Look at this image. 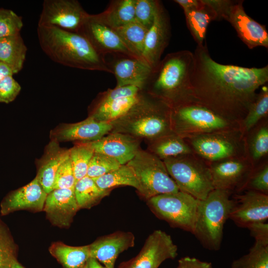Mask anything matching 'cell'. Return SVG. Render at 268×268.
I'll return each mask as SVG.
<instances>
[{"instance_id": "cell-45", "label": "cell", "mask_w": 268, "mask_h": 268, "mask_svg": "<svg viewBox=\"0 0 268 268\" xmlns=\"http://www.w3.org/2000/svg\"><path fill=\"white\" fill-rule=\"evenodd\" d=\"M215 12L217 19L227 20L230 9L235 1L228 0H201Z\"/></svg>"}, {"instance_id": "cell-50", "label": "cell", "mask_w": 268, "mask_h": 268, "mask_svg": "<svg viewBox=\"0 0 268 268\" xmlns=\"http://www.w3.org/2000/svg\"><path fill=\"white\" fill-rule=\"evenodd\" d=\"M85 268H106L95 259L90 258L87 262Z\"/></svg>"}, {"instance_id": "cell-29", "label": "cell", "mask_w": 268, "mask_h": 268, "mask_svg": "<svg viewBox=\"0 0 268 268\" xmlns=\"http://www.w3.org/2000/svg\"><path fill=\"white\" fill-rule=\"evenodd\" d=\"M201 0L199 6L184 12L187 27L198 45H203L209 23L217 19L213 10Z\"/></svg>"}, {"instance_id": "cell-8", "label": "cell", "mask_w": 268, "mask_h": 268, "mask_svg": "<svg viewBox=\"0 0 268 268\" xmlns=\"http://www.w3.org/2000/svg\"><path fill=\"white\" fill-rule=\"evenodd\" d=\"M188 155L165 159L163 162L179 191L203 200L214 189L209 168Z\"/></svg>"}, {"instance_id": "cell-19", "label": "cell", "mask_w": 268, "mask_h": 268, "mask_svg": "<svg viewBox=\"0 0 268 268\" xmlns=\"http://www.w3.org/2000/svg\"><path fill=\"white\" fill-rule=\"evenodd\" d=\"M243 0H236L232 5L227 21L236 30L240 39L250 49L268 47V33L263 25L245 12Z\"/></svg>"}, {"instance_id": "cell-48", "label": "cell", "mask_w": 268, "mask_h": 268, "mask_svg": "<svg viewBox=\"0 0 268 268\" xmlns=\"http://www.w3.org/2000/svg\"><path fill=\"white\" fill-rule=\"evenodd\" d=\"M174 1L182 7L184 12L198 7L201 3V0H175Z\"/></svg>"}, {"instance_id": "cell-35", "label": "cell", "mask_w": 268, "mask_h": 268, "mask_svg": "<svg viewBox=\"0 0 268 268\" xmlns=\"http://www.w3.org/2000/svg\"><path fill=\"white\" fill-rule=\"evenodd\" d=\"M94 153L93 149L87 142H78L69 149L76 182L87 176L89 162Z\"/></svg>"}, {"instance_id": "cell-37", "label": "cell", "mask_w": 268, "mask_h": 268, "mask_svg": "<svg viewBox=\"0 0 268 268\" xmlns=\"http://www.w3.org/2000/svg\"><path fill=\"white\" fill-rule=\"evenodd\" d=\"M17 246L6 226L0 219V268H10L16 261Z\"/></svg>"}, {"instance_id": "cell-38", "label": "cell", "mask_w": 268, "mask_h": 268, "mask_svg": "<svg viewBox=\"0 0 268 268\" xmlns=\"http://www.w3.org/2000/svg\"><path fill=\"white\" fill-rule=\"evenodd\" d=\"M122 165L116 159L107 155L94 152L88 167L87 176L95 179Z\"/></svg>"}, {"instance_id": "cell-51", "label": "cell", "mask_w": 268, "mask_h": 268, "mask_svg": "<svg viewBox=\"0 0 268 268\" xmlns=\"http://www.w3.org/2000/svg\"><path fill=\"white\" fill-rule=\"evenodd\" d=\"M10 268H25L18 261L15 262Z\"/></svg>"}, {"instance_id": "cell-18", "label": "cell", "mask_w": 268, "mask_h": 268, "mask_svg": "<svg viewBox=\"0 0 268 268\" xmlns=\"http://www.w3.org/2000/svg\"><path fill=\"white\" fill-rule=\"evenodd\" d=\"M112 129V122L98 121L89 116L78 123L59 126L51 132L50 136L52 140L58 142H90L101 138Z\"/></svg>"}, {"instance_id": "cell-47", "label": "cell", "mask_w": 268, "mask_h": 268, "mask_svg": "<svg viewBox=\"0 0 268 268\" xmlns=\"http://www.w3.org/2000/svg\"><path fill=\"white\" fill-rule=\"evenodd\" d=\"M177 268H213L211 263L202 261L194 257L186 256L178 261Z\"/></svg>"}, {"instance_id": "cell-46", "label": "cell", "mask_w": 268, "mask_h": 268, "mask_svg": "<svg viewBox=\"0 0 268 268\" xmlns=\"http://www.w3.org/2000/svg\"><path fill=\"white\" fill-rule=\"evenodd\" d=\"M255 241L268 243V223L267 222H258L247 227Z\"/></svg>"}, {"instance_id": "cell-10", "label": "cell", "mask_w": 268, "mask_h": 268, "mask_svg": "<svg viewBox=\"0 0 268 268\" xmlns=\"http://www.w3.org/2000/svg\"><path fill=\"white\" fill-rule=\"evenodd\" d=\"M189 137L195 151L210 161L233 158L242 149L240 136L234 129L199 134Z\"/></svg>"}, {"instance_id": "cell-2", "label": "cell", "mask_w": 268, "mask_h": 268, "mask_svg": "<svg viewBox=\"0 0 268 268\" xmlns=\"http://www.w3.org/2000/svg\"><path fill=\"white\" fill-rule=\"evenodd\" d=\"M194 63L189 51L167 54L153 70L143 90L171 108L197 102L191 85Z\"/></svg>"}, {"instance_id": "cell-13", "label": "cell", "mask_w": 268, "mask_h": 268, "mask_svg": "<svg viewBox=\"0 0 268 268\" xmlns=\"http://www.w3.org/2000/svg\"><path fill=\"white\" fill-rule=\"evenodd\" d=\"M77 33L83 36L96 51L104 57L107 54H122L135 57L127 49L115 31L104 23L98 14L88 13Z\"/></svg>"}, {"instance_id": "cell-25", "label": "cell", "mask_w": 268, "mask_h": 268, "mask_svg": "<svg viewBox=\"0 0 268 268\" xmlns=\"http://www.w3.org/2000/svg\"><path fill=\"white\" fill-rule=\"evenodd\" d=\"M59 143L52 140L39 161L36 178L47 194L53 191L57 171L61 164L69 156V149L60 147Z\"/></svg>"}, {"instance_id": "cell-3", "label": "cell", "mask_w": 268, "mask_h": 268, "mask_svg": "<svg viewBox=\"0 0 268 268\" xmlns=\"http://www.w3.org/2000/svg\"><path fill=\"white\" fill-rule=\"evenodd\" d=\"M40 46L53 61L65 66L111 73L105 57L82 35L54 26H38Z\"/></svg>"}, {"instance_id": "cell-24", "label": "cell", "mask_w": 268, "mask_h": 268, "mask_svg": "<svg viewBox=\"0 0 268 268\" xmlns=\"http://www.w3.org/2000/svg\"><path fill=\"white\" fill-rule=\"evenodd\" d=\"M131 97H118L109 89L101 93L93 104L89 116L104 122H111L125 115L138 100L142 92Z\"/></svg>"}, {"instance_id": "cell-36", "label": "cell", "mask_w": 268, "mask_h": 268, "mask_svg": "<svg viewBox=\"0 0 268 268\" xmlns=\"http://www.w3.org/2000/svg\"><path fill=\"white\" fill-rule=\"evenodd\" d=\"M268 113V87L264 86L257 94L243 119V126L247 131L252 129Z\"/></svg>"}, {"instance_id": "cell-17", "label": "cell", "mask_w": 268, "mask_h": 268, "mask_svg": "<svg viewBox=\"0 0 268 268\" xmlns=\"http://www.w3.org/2000/svg\"><path fill=\"white\" fill-rule=\"evenodd\" d=\"M209 168L214 189L231 192L244 189L252 173L250 165L238 158L220 161Z\"/></svg>"}, {"instance_id": "cell-34", "label": "cell", "mask_w": 268, "mask_h": 268, "mask_svg": "<svg viewBox=\"0 0 268 268\" xmlns=\"http://www.w3.org/2000/svg\"><path fill=\"white\" fill-rule=\"evenodd\" d=\"M231 268H268V243L255 241L247 254L233 261Z\"/></svg>"}, {"instance_id": "cell-21", "label": "cell", "mask_w": 268, "mask_h": 268, "mask_svg": "<svg viewBox=\"0 0 268 268\" xmlns=\"http://www.w3.org/2000/svg\"><path fill=\"white\" fill-rule=\"evenodd\" d=\"M135 237L131 232L118 231L98 238L89 245L90 257L106 268H115L119 255L134 245Z\"/></svg>"}, {"instance_id": "cell-44", "label": "cell", "mask_w": 268, "mask_h": 268, "mask_svg": "<svg viewBox=\"0 0 268 268\" xmlns=\"http://www.w3.org/2000/svg\"><path fill=\"white\" fill-rule=\"evenodd\" d=\"M245 189L268 195V166L267 165L255 174H250Z\"/></svg>"}, {"instance_id": "cell-22", "label": "cell", "mask_w": 268, "mask_h": 268, "mask_svg": "<svg viewBox=\"0 0 268 268\" xmlns=\"http://www.w3.org/2000/svg\"><path fill=\"white\" fill-rule=\"evenodd\" d=\"M79 209L74 189H59L48 194L43 210L51 223L62 228L69 227Z\"/></svg>"}, {"instance_id": "cell-27", "label": "cell", "mask_w": 268, "mask_h": 268, "mask_svg": "<svg viewBox=\"0 0 268 268\" xmlns=\"http://www.w3.org/2000/svg\"><path fill=\"white\" fill-rule=\"evenodd\" d=\"M49 252L63 268H85L90 258L89 245L71 246L57 242L51 245Z\"/></svg>"}, {"instance_id": "cell-32", "label": "cell", "mask_w": 268, "mask_h": 268, "mask_svg": "<svg viewBox=\"0 0 268 268\" xmlns=\"http://www.w3.org/2000/svg\"><path fill=\"white\" fill-rule=\"evenodd\" d=\"M114 30L127 49L135 57L144 61L142 55L148 30L136 20Z\"/></svg>"}, {"instance_id": "cell-42", "label": "cell", "mask_w": 268, "mask_h": 268, "mask_svg": "<svg viewBox=\"0 0 268 268\" xmlns=\"http://www.w3.org/2000/svg\"><path fill=\"white\" fill-rule=\"evenodd\" d=\"M251 153L255 160H259L268 152V129L261 128L254 135L251 144Z\"/></svg>"}, {"instance_id": "cell-23", "label": "cell", "mask_w": 268, "mask_h": 268, "mask_svg": "<svg viewBox=\"0 0 268 268\" xmlns=\"http://www.w3.org/2000/svg\"><path fill=\"white\" fill-rule=\"evenodd\" d=\"M87 143L94 152L112 157L121 165L128 163L139 150L137 138L120 133L111 132L97 140Z\"/></svg>"}, {"instance_id": "cell-40", "label": "cell", "mask_w": 268, "mask_h": 268, "mask_svg": "<svg viewBox=\"0 0 268 268\" xmlns=\"http://www.w3.org/2000/svg\"><path fill=\"white\" fill-rule=\"evenodd\" d=\"M160 1L156 0H135V19L147 30L152 25Z\"/></svg>"}, {"instance_id": "cell-11", "label": "cell", "mask_w": 268, "mask_h": 268, "mask_svg": "<svg viewBox=\"0 0 268 268\" xmlns=\"http://www.w3.org/2000/svg\"><path fill=\"white\" fill-rule=\"evenodd\" d=\"M88 13L76 0H45L38 26L77 33Z\"/></svg>"}, {"instance_id": "cell-9", "label": "cell", "mask_w": 268, "mask_h": 268, "mask_svg": "<svg viewBox=\"0 0 268 268\" xmlns=\"http://www.w3.org/2000/svg\"><path fill=\"white\" fill-rule=\"evenodd\" d=\"M147 201L157 217L173 227L193 233L200 200L179 191L157 195Z\"/></svg>"}, {"instance_id": "cell-26", "label": "cell", "mask_w": 268, "mask_h": 268, "mask_svg": "<svg viewBox=\"0 0 268 268\" xmlns=\"http://www.w3.org/2000/svg\"><path fill=\"white\" fill-rule=\"evenodd\" d=\"M27 50L20 34L0 38V61L9 67L14 74L22 69Z\"/></svg>"}, {"instance_id": "cell-39", "label": "cell", "mask_w": 268, "mask_h": 268, "mask_svg": "<svg viewBox=\"0 0 268 268\" xmlns=\"http://www.w3.org/2000/svg\"><path fill=\"white\" fill-rule=\"evenodd\" d=\"M22 18L10 9L0 8V38L20 34Z\"/></svg>"}, {"instance_id": "cell-1", "label": "cell", "mask_w": 268, "mask_h": 268, "mask_svg": "<svg viewBox=\"0 0 268 268\" xmlns=\"http://www.w3.org/2000/svg\"><path fill=\"white\" fill-rule=\"evenodd\" d=\"M193 54L191 85L197 102L231 123L242 121L257 90L268 81V66L248 68L218 63L205 44L197 45Z\"/></svg>"}, {"instance_id": "cell-41", "label": "cell", "mask_w": 268, "mask_h": 268, "mask_svg": "<svg viewBox=\"0 0 268 268\" xmlns=\"http://www.w3.org/2000/svg\"><path fill=\"white\" fill-rule=\"evenodd\" d=\"M75 183L76 180L69 154V156L61 164L57 171L54 180L53 190L74 189Z\"/></svg>"}, {"instance_id": "cell-6", "label": "cell", "mask_w": 268, "mask_h": 268, "mask_svg": "<svg viewBox=\"0 0 268 268\" xmlns=\"http://www.w3.org/2000/svg\"><path fill=\"white\" fill-rule=\"evenodd\" d=\"M171 120L174 133L182 137L231 130L234 126L197 102L171 108Z\"/></svg>"}, {"instance_id": "cell-43", "label": "cell", "mask_w": 268, "mask_h": 268, "mask_svg": "<svg viewBox=\"0 0 268 268\" xmlns=\"http://www.w3.org/2000/svg\"><path fill=\"white\" fill-rule=\"evenodd\" d=\"M21 89L20 85L13 75L5 77L0 81V102L9 103L12 102Z\"/></svg>"}, {"instance_id": "cell-12", "label": "cell", "mask_w": 268, "mask_h": 268, "mask_svg": "<svg viewBox=\"0 0 268 268\" xmlns=\"http://www.w3.org/2000/svg\"><path fill=\"white\" fill-rule=\"evenodd\" d=\"M177 255V246L171 236L156 230L147 237L139 253L121 263L118 268H158L164 261L174 259Z\"/></svg>"}, {"instance_id": "cell-33", "label": "cell", "mask_w": 268, "mask_h": 268, "mask_svg": "<svg viewBox=\"0 0 268 268\" xmlns=\"http://www.w3.org/2000/svg\"><path fill=\"white\" fill-rule=\"evenodd\" d=\"M99 188L111 191L114 187L128 186L134 188L139 192V184L132 168L127 164L122 165L118 168L93 179Z\"/></svg>"}, {"instance_id": "cell-14", "label": "cell", "mask_w": 268, "mask_h": 268, "mask_svg": "<svg viewBox=\"0 0 268 268\" xmlns=\"http://www.w3.org/2000/svg\"><path fill=\"white\" fill-rule=\"evenodd\" d=\"M233 197L229 218L239 227L247 228L268 219V195L251 190Z\"/></svg>"}, {"instance_id": "cell-7", "label": "cell", "mask_w": 268, "mask_h": 268, "mask_svg": "<svg viewBox=\"0 0 268 268\" xmlns=\"http://www.w3.org/2000/svg\"><path fill=\"white\" fill-rule=\"evenodd\" d=\"M126 164L132 168L139 184L138 193L147 200L179 191L163 161L152 153L139 149Z\"/></svg>"}, {"instance_id": "cell-15", "label": "cell", "mask_w": 268, "mask_h": 268, "mask_svg": "<svg viewBox=\"0 0 268 268\" xmlns=\"http://www.w3.org/2000/svg\"><path fill=\"white\" fill-rule=\"evenodd\" d=\"M170 35L169 18L160 1L153 22L147 31L142 55L143 60L153 69L161 61V55L169 42Z\"/></svg>"}, {"instance_id": "cell-31", "label": "cell", "mask_w": 268, "mask_h": 268, "mask_svg": "<svg viewBox=\"0 0 268 268\" xmlns=\"http://www.w3.org/2000/svg\"><path fill=\"white\" fill-rule=\"evenodd\" d=\"M153 141L151 150L161 159L190 155L192 152L191 148L182 137L175 133Z\"/></svg>"}, {"instance_id": "cell-5", "label": "cell", "mask_w": 268, "mask_h": 268, "mask_svg": "<svg viewBox=\"0 0 268 268\" xmlns=\"http://www.w3.org/2000/svg\"><path fill=\"white\" fill-rule=\"evenodd\" d=\"M231 192L214 189L203 200H200L193 232L205 249L219 250L225 223L229 218L233 205Z\"/></svg>"}, {"instance_id": "cell-20", "label": "cell", "mask_w": 268, "mask_h": 268, "mask_svg": "<svg viewBox=\"0 0 268 268\" xmlns=\"http://www.w3.org/2000/svg\"><path fill=\"white\" fill-rule=\"evenodd\" d=\"M48 194L35 177L26 185L9 193L0 204V214L5 215L20 210H43Z\"/></svg>"}, {"instance_id": "cell-49", "label": "cell", "mask_w": 268, "mask_h": 268, "mask_svg": "<svg viewBox=\"0 0 268 268\" xmlns=\"http://www.w3.org/2000/svg\"><path fill=\"white\" fill-rule=\"evenodd\" d=\"M14 73L9 67L0 61V81L9 75H13Z\"/></svg>"}, {"instance_id": "cell-16", "label": "cell", "mask_w": 268, "mask_h": 268, "mask_svg": "<svg viewBox=\"0 0 268 268\" xmlns=\"http://www.w3.org/2000/svg\"><path fill=\"white\" fill-rule=\"evenodd\" d=\"M115 58L106 62L116 77L117 87L134 86L143 90L153 69L145 62L134 57L114 54Z\"/></svg>"}, {"instance_id": "cell-30", "label": "cell", "mask_w": 268, "mask_h": 268, "mask_svg": "<svg viewBox=\"0 0 268 268\" xmlns=\"http://www.w3.org/2000/svg\"><path fill=\"white\" fill-rule=\"evenodd\" d=\"M110 191L98 187L94 179L87 176L76 182L74 187L75 200L79 209H89L98 204Z\"/></svg>"}, {"instance_id": "cell-28", "label": "cell", "mask_w": 268, "mask_h": 268, "mask_svg": "<svg viewBox=\"0 0 268 268\" xmlns=\"http://www.w3.org/2000/svg\"><path fill=\"white\" fill-rule=\"evenodd\" d=\"M135 0H112L107 8L98 14L100 19L114 29L135 20Z\"/></svg>"}, {"instance_id": "cell-4", "label": "cell", "mask_w": 268, "mask_h": 268, "mask_svg": "<svg viewBox=\"0 0 268 268\" xmlns=\"http://www.w3.org/2000/svg\"><path fill=\"white\" fill-rule=\"evenodd\" d=\"M171 108L143 90L138 100L123 116L112 122L111 132L154 141L173 133Z\"/></svg>"}]
</instances>
